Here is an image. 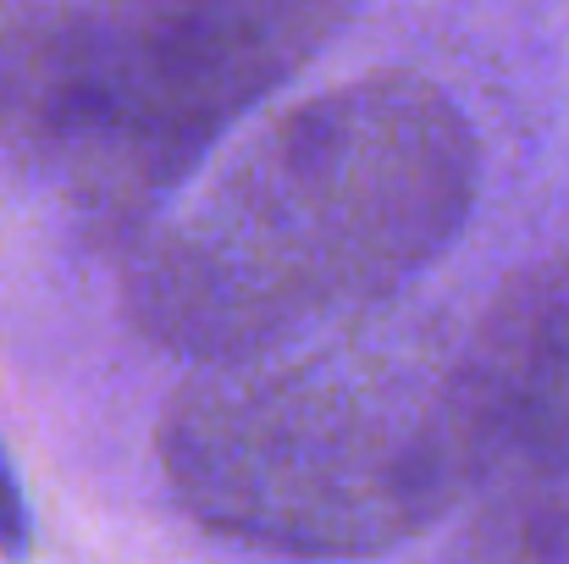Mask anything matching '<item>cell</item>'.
Here are the masks:
<instances>
[{
    "mask_svg": "<svg viewBox=\"0 0 569 564\" xmlns=\"http://www.w3.org/2000/svg\"><path fill=\"white\" fill-rule=\"evenodd\" d=\"M481 145L420 72H360L277 111L122 277L133 333L221 366L332 333L409 288L470 221Z\"/></svg>",
    "mask_w": 569,
    "mask_h": 564,
    "instance_id": "1",
    "label": "cell"
},
{
    "mask_svg": "<svg viewBox=\"0 0 569 564\" xmlns=\"http://www.w3.org/2000/svg\"><path fill=\"white\" fill-rule=\"evenodd\" d=\"M156 448L199 532L288 560L392 554L487 493L453 316L204 366Z\"/></svg>",
    "mask_w": 569,
    "mask_h": 564,
    "instance_id": "2",
    "label": "cell"
},
{
    "mask_svg": "<svg viewBox=\"0 0 569 564\" xmlns=\"http://www.w3.org/2000/svg\"><path fill=\"white\" fill-rule=\"evenodd\" d=\"M360 0H33L0 17V145L94 227L144 221Z\"/></svg>",
    "mask_w": 569,
    "mask_h": 564,
    "instance_id": "3",
    "label": "cell"
},
{
    "mask_svg": "<svg viewBox=\"0 0 569 564\" xmlns=\"http://www.w3.org/2000/svg\"><path fill=\"white\" fill-rule=\"evenodd\" d=\"M453 387L487 493L569 476V244L453 316Z\"/></svg>",
    "mask_w": 569,
    "mask_h": 564,
    "instance_id": "4",
    "label": "cell"
},
{
    "mask_svg": "<svg viewBox=\"0 0 569 564\" xmlns=\"http://www.w3.org/2000/svg\"><path fill=\"white\" fill-rule=\"evenodd\" d=\"M448 554L487 564H569V487L509 493L476 526H465Z\"/></svg>",
    "mask_w": 569,
    "mask_h": 564,
    "instance_id": "5",
    "label": "cell"
},
{
    "mask_svg": "<svg viewBox=\"0 0 569 564\" xmlns=\"http://www.w3.org/2000/svg\"><path fill=\"white\" fill-rule=\"evenodd\" d=\"M28 548V504L17 493V476L0 454V554H22Z\"/></svg>",
    "mask_w": 569,
    "mask_h": 564,
    "instance_id": "6",
    "label": "cell"
}]
</instances>
